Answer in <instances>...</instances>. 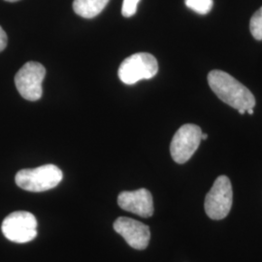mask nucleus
Here are the masks:
<instances>
[{"instance_id":"obj_1","label":"nucleus","mask_w":262,"mask_h":262,"mask_svg":"<svg viewBox=\"0 0 262 262\" xmlns=\"http://www.w3.org/2000/svg\"><path fill=\"white\" fill-rule=\"evenodd\" d=\"M208 83L215 95L232 108L245 111L254 108L255 98L252 92L228 73L213 70L208 74Z\"/></svg>"},{"instance_id":"obj_2","label":"nucleus","mask_w":262,"mask_h":262,"mask_svg":"<svg viewBox=\"0 0 262 262\" xmlns=\"http://www.w3.org/2000/svg\"><path fill=\"white\" fill-rule=\"evenodd\" d=\"M62 171L54 164H46L37 168L23 169L15 177L18 187L31 191L42 192L50 190L62 181Z\"/></svg>"},{"instance_id":"obj_3","label":"nucleus","mask_w":262,"mask_h":262,"mask_svg":"<svg viewBox=\"0 0 262 262\" xmlns=\"http://www.w3.org/2000/svg\"><path fill=\"white\" fill-rule=\"evenodd\" d=\"M159 63L149 53H137L126 57L119 68V78L123 84H134L157 75Z\"/></svg>"},{"instance_id":"obj_4","label":"nucleus","mask_w":262,"mask_h":262,"mask_svg":"<svg viewBox=\"0 0 262 262\" xmlns=\"http://www.w3.org/2000/svg\"><path fill=\"white\" fill-rule=\"evenodd\" d=\"M1 230L11 242L28 243L37 236V220L29 212H14L4 219Z\"/></svg>"},{"instance_id":"obj_5","label":"nucleus","mask_w":262,"mask_h":262,"mask_svg":"<svg viewBox=\"0 0 262 262\" xmlns=\"http://www.w3.org/2000/svg\"><path fill=\"white\" fill-rule=\"evenodd\" d=\"M232 186L231 182L225 175L215 180L205 198V212L207 215L215 221L226 217L232 207Z\"/></svg>"},{"instance_id":"obj_6","label":"nucleus","mask_w":262,"mask_h":262,"mask_svg":"<svg viewBox=\"0 0 262 262\" xmlns=\"http://www.w3.org/2000/svg\"><path fill=\"white\" fill-rule=\"evenodd\" d=\"M46 75L45 67L29 61L23 66L15 76V84L19 94L28 101L39 100L43 94L42 83Z\"/></svg>"},{"instance_id":"obj_7","label":"nucleus","mask_w":262,"mask_h":262,"mask_svg":"<svg viewBox=\"0 0 262 262\" xmlns=\"http://www.w3.org/2000/svg\"><path fill=\"white\" fill-rule=\"evenodd\" d=\"M201 135L202 130L198 125L187 123L181 126L170 145V152L174 161L179 164L188 161L200 145Z\"/></svg>"},{"instance_id":"obj_8","label":"nucleus","mask_w":262,"mask_h":262,"mask_svg":"<svg viewBox=\"0 0 262 262\" xmlns=\"http://www.w3.org/2000/svg\"><path fill=\"white\" fill-rule=\"evenodd\" d=\"M114 229L135 250H145L150 243V227L130 217L117 219L114 223Z\"/></svg>"},{"instance_id":"obj_9","label":"nucleus","mask_w":262,"mask_h":262,"mask_svg":"<svg viewBox=\"0 0 262 262\" xmlns=\"http://www.w3.org/2000/svg\"><path fill=\"white\" fill-rule=\"evenodd\" d=\"M118 204L122 210L142 217H150L154 215L152 196L146 188L134 191H122L118 196Z\"/></svg>"},{"instance_id":"obj_10","label":"nucleus","mask_w":262,"mask_h":262,"mask_svg":"<svg viewBox=\"0 0 262 262\" xmlns=\"http://www.w3.org/2000/svg\"><path fill=\"white\" fill-rule=\"evenodd\" d=\"M110 0H74L73 10L84 19H94L107 6Z\"/></svg>"},{"instance_id":"obj_11","label":"nucleus","mask_w":262,"mask_h":262,"mask_svg":"<svg viewBox=\"0 0 262 262\" xmlns=\"http://www.w3.org/2000/svg\"><path fill=\"white\" fill-rule=\"evenodd\" d=\"M187 8L196 12L200 15L208 14L214 5L213 0H185Z\"/></svg>"},{"instance_id":"obj_12","label":"nucleus","mask_w":262,"mask_h":262,"mask_svg":"<svg viewBox=\"0 0 262 262\" xmlns=\"http://www.w3.org/2000/svg\"><path fill=\"white\" fill-rule=\"evenodd\" d=\"M250 29L254 39L262 40V7L253 14L250 21Z\"/></svg>"},{"instance_id":"obj_13","label":"nucleus","mask_w":262,"mask_h":262,"mask_svg":"<svg viewBox=\"0 0 262 262\" xmlns=\"http://www.w3.org/2000/svg\"><path fill=\"white\" fill-rule=\"evenodd\" d=\"M140 0H123L122 2V14L125 18H130L135 15L137 6Z\"/></svg>"},{"instance_id":"obj_14","label":"nucleus","mask_w":262,"mask_h":262,"mask_svg":"<svg viewBox=\"0 0 262 262\" xmlns=\"http://www.w3.org/2000/svg\"><path fill=\"white\" fill-rule=\"evenodd\" d=\"M7 42H8V39H7L6 32L0 27V53L6 48Z\"/></svg>"},{"instance_id":"obj_15","label":"nucleus","mask_w":262,"mask_h":262,"mask_svg":"<svg viewBox=\"0 0 262 262\" xmlns=\"http://www.w3.org/2000/svg\"><path fill=\"white\" fill-rule=\"evenodd\" d=\"M207 138H208V135L205 134V133H202V135H201V139H202V140H206Z\"/></svg>"},{"instance_id":"obj_16","label":"nucleus","mask_w":262,"mask_h":262,"mask_svg":"<svg viewBox=\"0 0 262 262\" xmlns=\"http://www.w3.org/2000/svg\"><path fill=\"white\" fill-rule=\"evenodd\" d=\"M246 112L249 113V114H250V115H253V109H249V110H247V111H246Z\"/></svg>"},{"instance_id":"obj_17","label":"nucleus","mask_w":262,"mask_h":262,"mask_svg":"<svg viewBox=\"0 0 262 262\" xmlns=\"http://www.w3.org/2000/svg\"><path fill=\"white\" fill-rule=\"evenodd\" d=\"M5 1H8V2H17L19 0H5Z\"/></svg>"}]
</instances>
